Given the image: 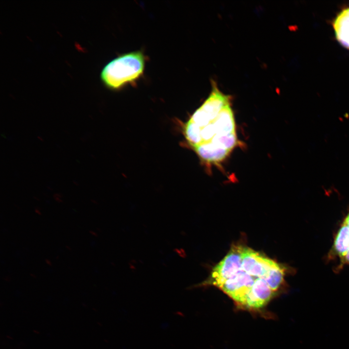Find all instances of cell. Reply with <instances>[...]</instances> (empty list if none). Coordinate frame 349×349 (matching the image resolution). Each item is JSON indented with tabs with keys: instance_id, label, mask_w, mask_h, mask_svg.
I'll return each instance as SVG.
<instances>
[{
	"instance_id": "1",
	"label": "cell",
	"mask_w": 349,
	"mask_h": 349,
	"mask_svg": "<svg viewBox=\"0 0 349 349\" xmlns=\"http://www.w3.org/2000/svg\"><path fill=\"white\" fill-rule=\"evenodd\" d=\"M287 271L284 265L239 241L232 245L208 278L191 287L215 286L238 307L260 311L283 288Z\"/></svg>"
},
{
	"instance_id": "2",
	"label": "cell",
	"mask_w": 349,
	"mask_h": 349,
	"mask_svg": "<svg viewBox=\"0 0 349 349\" xmlns=\"http://www.w3.org/2000/svg\"><path fill=\"white\" fill-rule=\"evenodd\" d=\"M233 111L227 105L212 120L202 125L188 121L184 125L183 134L187 144L193 150L198 146L210 144L224 148V140L227 135L236 133Z\"/></svg>"
},
{
	"instance_id": "3",
	"label": "cell",
	"mask_w": 349,
	"mask_h": 349,
	"mask_svg": "<svg viewBox=\"0 0 349 349\" xmlns=\"http://www.w3.org/2000/svg\"><path fill=\"white\" fill-rule=\"evenodd\" d=\"M145 62L144 55L141 51L121 55L103 67L100 74L101 80L109 89L119 90L142 76Z\"/></svg>"
},
{
	"instance_id": "4",
	"label": "cell",
	"mask_w": 349,
	"mask_h": 349,
	"mask_svg": "<svg viewBox=\"0 0 349 349\" xmlns=\"http://www.w3.org/2000/svg\"><path fill=\"white\" fill-rule=\"evenodd\" d=\"M230 101L231 97L221 92L213 82L209 96L188 121L196 125L206 123L216 118L224 107L230 104Z\"/></svg>"
},
{
	"instance_id": "5",
	"label": "cell",
	"mask_w": 349,
	"mask_h": 349,
	"mask_svg": "<svg viewBox=\"0 0 349 349\" xmlns=\"http://www.w3.org/2000/svg\"><path fill=\"white\" fill-rule=\"evenodd\" d=\"M333 250L342 264H349V213L334 238Z\"/></svg>"
},
{
	"instance_id": "6",
	"label": "cell",
	"mask_w": 349,
	"mask_h": 349,
	"mask_svg": "<svg viewBox=\"0 0 349 349\" xmlns=\"http://www.w3.org/2000/svg\"><path fill=\"white\" fill-rule=\"evenodd\" d=\"M333 28L338 42L349 49V7L337 15L333 21Z\"/></svg>"
},
{
	"instance_id": "7",
	"label": "cell",
	"mask_w": 349,
	"mask_h": 349,
	"mask_svg": "<svg viewBox=\"0 0 349 349\" xmlns=\"http://www.w3.org/2000/svg\"><path fill=\"white\" fill-rule=\"evenodd\" d=\"M46 261L48 263V264H49V265H51V262L48 259H46Z\"/></svg>"
}]
</instances>
